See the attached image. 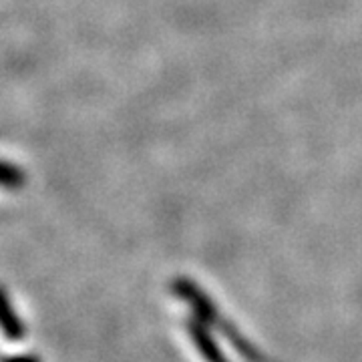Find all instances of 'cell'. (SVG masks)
<instances>
[{"mask_svg": "<svg viewBox=\"0 0 362 362\" xmlns=\"http://www.w3.org/2000/svg\"><path fill=\"white\" fill-rule=\"evenodd\" d=\"M6 362H40L39 358H35V356H13V358H8Z\"/></svg>", "mask_w": 362, "mask_h": 362, "instance_id": "cell-3", "label": "cell"}, {"mask_svg": "<svg viewBox=\"0 0 362 362\" xmlns=\"http://www.w3.org/2000/svg\"><path fill=\"white\" fill-rule=\"evenodd\" d=\"M0 330L11 340H21L25 337V326L21 322V318L16 316L8 296L2 290H0Z\"/></svg>", "mask_w": 362, "mask_h": 362, "instance_id": "cell-1", "label": "cell"}, {"mask_svg": "<svg viewBox=\"0 0 362 362\" xmlns=\"http://www.w3.org/2000/svg\"><path fill=\"white\" fill-rule=\"evenodd\" d=\"M23 183H25V175L21 169H16L11 163L0 161V187L18 189V187H23Z\"/></svg>", "mask_w": 362, "mask_h": 362, "instance_id": "cell-2", "label": "cell"}]
</instances>
